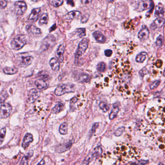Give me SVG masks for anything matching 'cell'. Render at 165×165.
<instances>
[{
    "instance_id": "1",
    "label": "cell",
    "mask_w": 165,
    "mask_h": 165,
    "mask_svg": "<svg viewBox=\"0 0 165 165\" xmlns=\"http://www.w3.org/2000/svg\"><path fill=\"white\" fill-rule=\"evenodd\" d=\"M114 153L118 158L125 162H129L132 159H137L140 154L136 148L128 144L123 143L116 145Z\"/></svg>"
},
{
    "instance_id": "2",
    "label": "cell",
    "mask_w": 165,
    "mask_h": 165,
    "mask_svg": "<svg viewBox=\"0 0 165 165\" xmlns=\"http://www.w3.org/2000/svg\"><path fill=\"white\" fill-rule=\"evenodd\" d=\"M76 90V86L73 84L67 83L59 86L55 90V94L57 96H62L67 93L74 92Z\"/></svg>"
},
{
    "instance_id": "3",
    "label": "cell",
    "mask_w": 165,
    "mask_h": 165,
    "mask_svg": "<svg viewBox=\"0 0 165 165\" xmlns=\"http://www.w3.org/2000/svg\"><path fill=\"white\" fill-rule=\"evenodd\" d=\"M26 44L25 36L23 35H18L15 37L11 42V46L13 49L18 51L21 49Z\"/></svg>"
},
{
    "instance_id": "4",
    "label": "cell",
    "mask_w": 165,
    "mask_h": 165,
    "mask_svg": "<svg viewBox=\"0 0 165 165\" xmlns=\"http://www.w3.org/2000/svg\"><path fill=\"white\" fill-rule=\"evenodd\" d=\"M56 38L52 35H49L44 39L41 46V50L42 51H46L55 45Z\"/></svg>"
},
{
    "instance_id": "5",
    "label": "cell",
    "mask_w": 165,
    "mask_h": 165,
    "mask_svg": "<svg viewBox=\"0 0 165 165\" xmlns=\"http://www.w3.org/2000/svg\"><path fill=\"white\" fill-rule=\"evenodd\" d=\"M33 61V57L31 56H25L19 54L17 57V64L19 67H25L30 65Z\"/></svg>"
},
{
    "instance_id": "6",
    "label": "cell",
    "mask_w": 165,
    "mask_h": 165,
    "mask_svg": "<svg viewBox=\"0 0 165 165\" xmlns=\"http://www.w3.org/2000/svg\"><path fill=\"white\" fill-rule=\"evenodd\" d=\"M88 46V43L86 39H84L78 44V47L76 52V58H78L85 53Z\"/></svg>"
},
{
    "instance_id": "7",
    "label": "cell",
    "mask_w": 165,
    "mask_h": 165,
    "mask_svg": "<svg viewBox=\"0 0 165 165\" xmlns=\"http://www.w3.org/2000/svg\"><path fill=\"white\" fill-rule=\"evenodd\" d=\"M12 107L8 103H2L0 106V116L2 118H6L10 116Z\"/></svg>"
},
{
    "instance_id": "8",
    "label": "cell",
    "mask_w": 165,
    "mask_h": 165,
    "mask_svg": "<svg viewBox=\"0 0 165 165\" xmlns=\"http://www.w3.org/2000/svg\"><path fill=\"white\" fill-rule=\"evenodd\" d=\"M15 11L16 14L19 15L24 14L27 10V6L24 1H16L15 3Z\"/></svg>"
},
{
    "instance_id": "9",
    "label": "cell",
    "mask_w": 165,
    "mask_h": 165,
    "mask_svg": "<svg viewBox=\"0 0 165 165\" xmlns=\"http://www.w3.org/2000/svg\"><path fill=\"white\" fill-rule=\"evenodd\" d=\"M152 4L150 0H141L138 2L137 6V10L139 12L143 11L150 8Z\"/></svg>"
},
{
    "instance_id": "10",
    "label": "cell",
    "mask_w": 165,
    "mask_h": 165,
    "mask_svg": "<svg viewBox=\"0 0 165 165\" xmlns=\"http://www.w3.org/2000/svg\"><path fill=\"white\" fill-rule=\"evenodd\" d=\"M40 96V93L36 89H32L28 94V102L29 103L34 102Z\"/></svg>"
},
{
    "instance_id": "11",
    "label": "cell",
    "mask_w": 165,
    "mask_h": 165,
    "mask_svg": "<svg viewBox=\"0 0 165 165\" xmlns=\"http://www.w3.org/2000/svg\"><path fill=\"white\" fill-rule=\"evenodd\" d=\"M33 137L30 133L26 134L23 139V142L22 144V147L24 149H26L29 145L33 141Z\"/></svg>"
},
{
    "instance_id": "12",
    "label": "cell",
    "mask_w": 165,
    "mask_h": 165,
    "mask_svg": "<svg viewBox=\"0 0 165 165\" xmlns=\"http://www.w3.org/2000/svg\"><path fill=\"white\" fill-rule=\"evenodd\" d=\"M150 32L146 26H144L138 33V37L141 40H146L149 36Z\"/></svg>"
},
{
    "instance_id": "13",
    "label": "cell",
    "mask_w": 165,
    "mask_h": 165,
    "mask_svg": "<svg viewBox=\"0 0 165 165\" xmlns=\"http://www.w3.org/2000/svg\"><path fill=\"white\" fill-rule=\"evenodd\" d=\"M65 47L64 44H61L58 47V49L57 50L56 53V56L58 61L60 62H62L64 61V52Z\"/></svg>"
},
{
    "instance_id": "14",
    "label": "cell",
    "mask_w": 165,
    "mask_h": 165,
    "mask_svg": "<svg viewBox=\"0 0 165 165\" xmlns=\"http://www.w3.org/2000/svg\"><path fill=\"white\" fill-rule=\"evenodd\" d=\"M93 35L95 40L99 43H104L106 42V37L100 31H96L93 33Z\"/></svg>"
},
{
    "instance_id": "15",
    "label": "cell",
    "mask_w": 165,
    "mask_h": 165,
    "mask_svg": "<svg viewBox=\"0 0 165 165\" xmlns=\"http://www.w3.org/2000/svg\"><path fill=\"white\" fill-rule=\"evenodd\" d=\"M164 21L165 20L164 18L158 17L152 23V24L151 25V29L152 30H155L162 27L164 25Z\"/></svg>"
},
{
    "instance_id": "16",
    "label": "cell",
    "mask_w": 165,
    "mask_h": 165,
    "mask_svg": "<svg viewBox=\"0 0 165 165\" xmlns=\"http://www.w3.org/2000/svg\"><path fill=\"white\" fill-rule=\"evenodd\" d=\"M40 9L35 8L32 10L30 16H29L28 20L30 22H35L37 20L39 17V15L40 12Z\"/></svg>"
},
{
    "instance_id": "17",
    "label": "cell",
    "mask_w": 165,
    "mask_h": 165,
    "mask_svg": "<svg viewBox=\"0 0 165 165\" xmlns=\"http://www.w3.org/2000/svg\"><path fill=\"white\" fill-rule=\"evenodd\" d=\"M72 144V141H69L65 144H61L57 147L56 149L57 152L58 153L64 152L71 148Z\"/></svg>"
},
{
    "instance_id": "18",
    "label": "cell",
    "mask_w": 165,
    "mask_h": 165,
    "mask_svg": "<svg viewBox=\"0 0 165 165\" xmlns=\"http://www.w3.org/2000/svg\"><path fill=\"white\" fill-rule=\"evenodd\" d=\"M81 16V13L80 12L77 10H73L67 14V15L65 16V19L68 20H71V19H78Z\"/></svg>"
},
{
    "instance_id": "19",
    "label": "cell",
    "mask_w": 165,
    "mask_h": 165,
    "mask_svg": "<svg viewBox=\"0 0 165 165\" xmlns=\"http://www.w3.org/2000/svg\"><path fill=\"white\" fill-rule=\"evenodd\" d=\"M35 84L36 87L39 90H44L47 88L48 86L46 80H44L43 78L36 80L35 82Z\"/></svg>"
},
{
    "instance_id": "20",
    "label": "cell",
    "mask_w": 165,
    "mask_h": 165,
    "mask_svg": "<svg viewBox=\"0 0 165 165\" xmlns=\"http://www.w3.org/2000/svg\"><path fill=\"white\" fill-rule=\"evenodd\" d=\"M26 30L28 33L33 35H37L41 33L40 29L37 27L36 26H33L32 25H28L26 26Z\"/></svg>"
},
{
    "instance_id": "21",
    "label": "cell",
    "mask_w": 165,
    "mask_h": 165,
    "mask_svg": "<svg viewBox=\"0 0 165 165\" xmlns=\"http://www.w3.org/2000/svg\"><path fill=\"white\" fill-rule=\"evenodd\" d=\"M49 65L51 66V68H52V69L54 71H59L60 69V64L57 60L55 58H53L49 61Z\"/></svg>"
},
{
    "instance_id": "22",
    "label": "cell",
    "mask_w": 165,
    "mask_h": 165,
    "mask_svg": "<svg viewBox=\"0 0 165 165\" xmlns=\"http://www.w3.org/2000/svg\"><path fill=\"white\" fill-rule=\"evenodd\" d=\"M33 150H31L26 154V155L23 157L22 159L20 165H27L28 164L29 160L30 159L31 157L33 155Z\"/></svg>"
},
{
    "instance_id": "23",
    "label": "cell",
    "mask_w": 165,
    "mask_h": 165,
    "mask_svg": "<svg viewBox=\"0 0 165 165\" xmlns=\"http://www.w3.org/2000/svg\"><path fill=\"white\" fill-rule=\"evenodd\" d=\"M103 152V150L102 149L101 147L100 146L96 147L94 151L92 152V155L93 156V159H97L101 155L102 153Z\"/></svg>"
},
{
    "instance_id": "24",
    "label": "cell",
    "mask_w": 165,
    "mask_h": 165,
    "mask_svg": "<svg viewBox=\"0 0 165 165\" xmlns=\"http://www.w3.org/2000/svg\"><path fill=\"white\" fill-rule=\"evenodd\" d=\"M164 13H165V10L162 6H157L155 8V15L156 17H164Z\"/></svg>"
},
{
    "instance_id": "25",
    "label": "cell",
    "mask_w": 165,
    "mask_h": 165,
    "mask_svg": "<svg viewBox=\"0 0 165 165\" xmlns=\"http://www.w3.org/2000/svg\"><path fill=\"white\" fill-rule=\"evenodd\" d=\"M18 69L15 67H6L3 68V71L7 75H13L17 73Z\"/></svg>"
},
{
    "instance_id": "26",
    "label": "cell",
    "mask_w": 165,
    "mask_h": 165,
    "mask_svg": "<svg viewBox=\"0 0 165 165\" xmlns=\"http://www.w3.org/2000/svg\"><path fill=\"white\" fill-rule=\"evenodd\" d=\"M64 105L62 104V103H61V102H59L52 109L51 112L53 114H58L60 112H62L64 110Z\"/></svg>"
},
{
    "instance_id": "27",
    "label": "cell",
    "mask_w": 165,
    "mask_h": 165,
    "mask_svg": "<svg viewBox=\"0 0 165 165\" xmlns=\"http://www.w3.org/2000/svg\"><path fill=\"white\" fill-rule=\"evenodd\" d=\"M147 53L146 52H141L137 56L136 61L137 62L142 63L145 61L147 57Z\"/></svg>"
},
{
    "instance_id": "28",
    "label": "cell",
    "mask_w": 165,
    "mask_h": 165,
    "mask_svg": "<svg viewBox=\"0 0 165 165\" xmlns=\"http://www.w3.org/2000/svg\"><path fill=\"white\" fill-rule=\"evenodd\" d=\"M119 107L118 106L116 105H113V107L112 109V112L110 115V120L114 119L116 117L117 114L119 112Z\"/></svg>"
},
{
    "instance_id": "29",
    "label": "cell",
    "mask_w": 165,
    "mask_h": 165,
    "mask_svg": "<svg viewBox=\"0 0 165 165\" xmlns=\"http://www.w3.org/2000/svg\"><path fill=\"white\" fill-rule=\"evenodd\" d=\"M90 80V76L87 74H82L78 77V82L81 83L87 82Z\"/></svg>"
},
{
    "instance_id": "30",
    "label": "cell",
    "mask_w": 165,
    "mask_h": 165,
    "mask_svg": "<svg viewBox=\"0 0 165 165\" xmlns=\"http://www.w3.org/2000/svg\"><path fill=\"white\" fill-rule=\"evenodd\" d=\"M68 125L67 123H63L60 126L59 132L62 135H66L68 131Z\"/></svg>"
},
{
    "instance_id": "31",
    "label": "cell",
    "mask_w": 165,
    "mask_h": 165,
    "mask_svg": "<svg viewBox=\"0 0 165 165\" xmlns=\"http://www.w3.org/2000/svg\"><path fill=\"white\" fill-rule=\"evenodd\" d=\"M49 21V16L46 13H44L41 17L39 23L40 24H46Z\"/></svg>"
},
{
    "instance_id": "32",
    "label": "cell",
    "mask_w": 165,
    "mask_h": 165,
    "mask_svg": "<svg viewBox=\"0 0 165 165\" xmlns=\"http://www.w3.org/2000/svg\"><path fill=\"white\" fill-rule=\"evenodd\" d=\"M99 106V107H100V109L101 110H103V112H107L110 110L109 105L107 103L105 102H100Z\"/></svg>"
},
{
    "instance_id": "33",
    "label": "cell",
    "mask_w": 165,
    "mask_h": 165,
    "mask_svg": "<svg viewBox=\"0 0 165 165\" xmlns=\"http://www.w3.org/2000/svg\"><path fill=\"white\" fill-rule=\"evenodd\" d=\"M64 1L63 0H50L49 3L52 6L55 7H59L62 5Z\"/></svg>"
},
{
    "instance_id": "34",
    "label": "cell",
    "mask_w": 165,
    "mask_h": 165,
    "mask_svg": "<svg viewBox=\"0 0 165 165\" xmlns=\"http://www.w3.org/2000/svg\"><path fill=\"white\" fill-rule=\"evenodd\" d=\"M6 128H3L0 130V145L3 144L6 136Z\"/></svg>"
},
{
    "instance_id": "35",
    "label": "cell",
    "mask_w": 165,
    "mask_h": 165,
    "mask_svg": "<svg viewBox=\"0 0 165 165\" xmlns=\"http://www.w3.org/2000/svg\"><path fill=\"white\" fill-rule=\"evenodd\" d=\"M76 33H78V36L80 38L83 37L85 36L86 30L85 28H78L76 30Z\"/></svg>"
},
{
    "instance_id": "36",
    "label": "cell",
    "mask_w": 165,
    "mask_h": 165,
    "mask_svg": "<svg viewBox=\"0 0 165 165\" xmlns=\"http://www.w3.org/2000/svg\"><path fill=\"white\" fill-rule=\"evenodd\" d=\"M93 159H93V156H92V153H91L89 154L88 155H87V157L85 158V159L83 160L81 164L82 165H83V164L84 165L89 164L93 160Z\"/></svg>"
},
{
    "instance_id": "37",
    "label": "cell",
    "mask_w": 165,
    "mask_h": 165,
    "mask_svg": "<svg viewBox=\"0 0 165 165\" xmlns=\"http://www.w3.org/2000/svg\"><path fill=\"white\" fill-rule=\"evenodd\" d=\"M96 69L100 72H103L106 69V64L104 62H99L96 66Z\"/></svg>"
},
{
    "instance_id": "38",
    "label": "cell",
    "mask_w": 165,
    "mask_h": 165,
    "mask_svg": "<svg viewBox=\"0 0 165 165\" xmlns=\"http://www.w3.org/2000/svg\"><path fill=\"white\" fill-rule=\"evenodd\" d=\"M125 130V127H121L117 129L114 132V135L116 137H119L123 134Z\"/></svg>"
},
{
    "instance_id": "39",
    "label": "cell",
    "mask_w": 165,
    "mask_h": 165,
    "mask_svg": "<svg viewBox=\"0 0 165 165\" xmlns=\"http://www.w3.org/2000/svg\"><path fill=\"white\" fill-rule=\"evenodd\" d=\"M8 96V94L6 92H3L1 94H0V103H3L4 101L6 100Z\"/></svg>"
},
{
    "instance_id": "40",
    "label": "cell",
    "mask_w": 165,
    "mask_h": 165,
    "mask_svg": "<svg viewBox=\"0 0 165 165\" xmlns=\"http://www.w3.org/2000/svg\"><path fill=\"white\" fill-rule=\"evenodd\" d=\"M163 37L162 35H160L157 38L155 44L157 46L161 47L163 45Z\"/></svg>"
},
{
    "instance_id": "41",
    "label": "cell",
    "mask_w": 165,
    "mask_h": 165,
    "mask_svg": "<svg viewBox=\"0 0 165 165\" xmlns=\"http://www.w3.org/2000/svg\"><path fill=\"white\" fill-rule=\"evenodd\" d=\"M160 82L161 81H160V80H156L152 84L150 85V88L151 90L155 89L158 87V86L159 85V84H160Z\"/></svg>"
},
{
    "instance_id": "42",
    "label": "cell",
    "mask_w": 165,
    "mask_h": 165,
    "mask_svg": "<svg viewBox=\"0 0 165 165\" xmlns=\"http://www.w3.org/2000/svg\"><path fill=\"white\" fill-rule=\"evenodd\" d=\"M147 73H148V71L146 68H144V69L141 70L139 72V75L141 76V77H144L145 74H147Z\"/></svg>"
},
{
    "instance_id": "43",
    "label": "cell",
    "mask_w": 165,
    "mask_h": 165,
    "mask_svg": "<svg viewBox=\"0 0 165 165\" xmlns=\"http://www.w3.org/2000/svg\"><path fill=\"white\" fill-rule=\"evenodd\" d=\"M7 2L6 0H0V6L4 8L7 6Z\"/></svg>"
},
{
    "instance_id": "44",
    "label": "cell",
    "mask_w": 165,
    "mask_h": 165,
    "mask_svg": "<svg viewBox=\"0 0 165 165\" xmlns=\"http://www.w3.org/2000/svg\"><path fill=\"white\" fill-rule=\"evenodd\" d=\"M112 54V51L110 49H107L106 51H105V54L106 55V56L107 57H110L111 56Z\"/></svg>"
},
{
    "instance_id": "45",
    "label": "cell",
    "mask_w": 165,
    "mask_h": 165,
    "mask_svg": "<svg viewBox=\"0 0 165 165\" xmlns=\"http://www.w3.org/2000/svg\"><path fill=\"white\" fill-rule=\"evenodd\" d=\"M89 16L87 15L86 16H83L81 19V22L82 23H86L88 21Z\"/></svg>"
},
{
    "instance_id": "46",
    "label": "cell",
    "mask_w": 165,
    "mask_h": 165,
    "mask_svg": "<svg viewBox=\"0 0 165 165\" xmlns=\"http://www.w3.org/2000/svg\"><path fill=\"white\" fill-rule=\"evenodd\" d=\"M149 162L148 161H145V160H141V161H138V162L133 163L132 164H139V165H144V164H148Z\"/></svg>"
},
{
    "instance_id": "47",
    "label": "cell",
    "mask_w": 165,
    "mask_h": 165,
    "mask_svg": "<svg viewBox=\"0 0 165 165\" xmlns=\"http://www.w3.org/2000/svg\"><path fill=\"white\" fill-rule=\"evenodd\" d=\"M98 123H95L94 124V125H93V127H92V133H94L95 132L96 129L98 128Z\"/></svg>"
},
{
    "instance_id": "48",
    "label": "cell",
    "mask_w": 165,
    "mask_h": 165,
    "mask_svg": "<svg viewBox=\"0 0 165 165\" xmlns=\"http://www.w3.org/2000/svg\"><path fill=\"white\" fill-rule=\"evenodd\" d=\"M78 98L76 97H74L70 100V104H74L78 101Z\"/></svg>"
},
{
    "instance_id": "49",
    "label": "cell",
    "mask_w": 165,
    "mask_h": 165,
    "mask_svg": "<svg viewBox=\"0 0 165 165\" xmlns=\"http://www.w3.org/2000/svg\"><path fill=\"white\" fill-rule=\"evenodd\" d=\"M162 62L160 60H158L157 62V67H160L162 66Z\"/></svg>"
},
{
    "instance_id": "50",
    "label": "cell",
    "mask_w": 165,
    "mask_h": 165,
    "mask_svg": "<svg viewBox=\"0 0 165 165\" xmlns=\"http://www.w3.org/2000/svg\"><path fill=\"white\" fill-rule=\"evenodd\" d=\"M92 1V0H82V3L85 4H90Z\"/></svg>"
},
{
    "instance_id": "51",
    "label": "cell",
    "mask_w": 165,
    "mask_h": 165,
    "mask_svg": "<svg viewBox=\"0 0 165 165\" xmlns=\"http://www.w3.org/2000/svg\"><path fill=\"white\" fill-rule=\"evenodd\" d=\"M45 164V161L43 160H42V161H41L38 164H42V165H44Z\"/></svg>"
},
{
    "instance_id": "52",
    "label": "cell",
    "mask_w": 165,
    "mask_h": 165,
    "mask_svg": "<svg viewBox=\"0 0 165 165\" xmlns=\"http://www.w3.org/2000/svg\"><path fill=\"white\" fill-rule=\"evenodd\" d=\"M104 1H106L107 2H112V1H113V0H104Z\"/></svg>"
},
{
    "instance_id": "53",
    "label": "cell",
    "mask_w": 165,
    "mask_h": 165,
    "mask_svg": "<svg viewBox=\"0 0 165 165\" xmlns=\"http://www.w3.org/2000/svg\"><path fill=\"white\" fill-rule=\"evenodd\" d=\"M31 1H37L38 0H31Z\"/></svg>"
},
{
    "instance_id": "54",
    "label": "cell",
    "mask_w": 165,
    "mask_h": 165,
    "mask_svg": "<svg viewBox=\"0 0 165 165\" xmlns=\"http://www.w3.org/2000/svg\"><path fill=\"white\" fill-rule=\"evenodd\" d=\"M0 85H1V84H0Z\"/></svg>"
}]
</instances>
